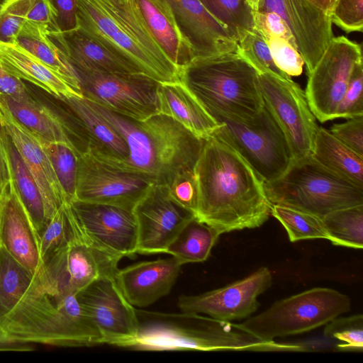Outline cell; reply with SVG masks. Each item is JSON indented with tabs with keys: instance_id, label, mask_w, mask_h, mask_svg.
<instances>
[{
	"instance_id": "6da1fadb",
	"label": "cell",
	"mask_w": 363,
	"mask_h": 363,
	"mask_svg": "<svg viewBox=\"0 0 363 363\" xmlns=\"http://www.w3.org/2000/svg\"><path fill=\"white\" fill-rule=\"evenodd\" d=\"M193 172L198 189L195 216L220 235L259 227L271 216L264 182L214 133L203 138Z\"/></svg>"
},
{
	"instance_id": "7a4b0ae2",
	"label": "cell",
	"mask_w": 363,
	"mask_h": 363,
	"mask_svg": "<svg viewBox=\"0 0 363 363\" xmlns=\"http://www.w3.org/2000/svg\"><path fill=\"white\" fill-rule=\"evenodd\" d=\"M89 101L123 137L128 149L125 160H101L153 184L169 186L178 174L194 171L203 139L173 118L157 113L135 121Z\"/></svg>"
},
{
	"instance_id": "3957f363",
	"label": "cell",
	"mask_w": 363,
	"mask_h": 363,
	"mask_svg": "<svg viewBox=\"0 0 363 363\" xmlns=\"http://www.w3.org/2000/svg\"><path fill=\"white\" fill-rule=\"evenodd\" d=\"M79 31L159 83L179 81L173 63L150 31L135 0H77Z\"/></svg>"
},
{
	"instance_id": "277c9868",
	"label": "cell",
	"mask_w": 363,
	"mask_h": 363,
	"mask_svg": "<svg viewBox=\"0 0 363 363\" xmlns=\"http://www.w3.org/2000/svg\"><path fill=\"white\" fill-rule=\"evenodd\" d=\"M0 337L62 347L104 343L76 294L59 291L34 275L19 301L0 322Z\"/></svg>"
},
{
	"instance_id": "5b68a950",
	"label": "cell",
	"mask_w": 363,
	"mask_h": 363,
	"mask_svg": "<svg viewBox=\"0 0 363 363\" xmlns=\"http://www.w3.org/2000/svg\"><path fill=\"white\" fill-rule=\"evenodd\" d=\"M139 334L131 347L139 350H240L303 352L301 344L264 340L240 323L194 313L137 310Z\"/></svg>"
},
{
	"instance_id": "8992f818",
	"label": "cell",
	"mask_w": 363,
	"mask_h": 363,
	"mask_svg": "<svg viewBox=\"0 0 363 363\" xmlns=\"http://www.w3.org/2000/svg\"><path fill=\"white\" fill-rule=\"evenodd\" d=\"M258 74L236 50L191 60L179 79L216 120L246 121L264 106Z\"/></svg>"
},
{
	"instance_id": "52a82bcc",
	"label": "cell",
	"mask_w": 363,
	"mask_h": 363,
	"mask_svg": "<svg viewBox=\"0 0 363 363\" xmlns=\"http://www.w3.org/2000/svg\"><path fill=\"white\" fill-rule=\"evenodd\" d=\"M272 205L280 204L320 218L342 208L363 205V189L326 169L311 155L294 160L278 179L264 182Z\"/></svg>"
},
{
	"instance_id": "ba28073f",
	"label": "cell",
	"mask_w": 363,
	"mask_h": 363,
	"mask_svg": "<svg viewBox=\"0 0 363 363\" xmlns=\"http://www.w3.org/2000/svg\"><path fill=\"white\" fill-rule=\"evenodd\" d=\"M350 307L347 295L333 289L316 287L277 301L240 324L259 339L274 340L324 325L348 312Z\"/></svg>"
},
{
	"instance_id": "9c48e42d",
	"label": "cell",
	"mask_w": 363,
	"mask_h": 363,
	"mask_svg": "<svg viewBox=\"0 0 363 363\" xmlns=\"http://www.w3.org/2000/svg\"><path fill=\"white\" fill-rule=\"evenodd\" d=\"M216 121L220 125L213 133L234 148L264 182L280 177L294 161L285 134L265 106L249 120Z\"/></svg>"
},
{
	"instance_id": "30bf717a",
	"label": "cell",
	"mask_w": 363,
	"mask_h": 363,
	"mask_svg": "<svg viewBox=\"0 0 363 363\" xmlns=\"http://www.w3.org/2000/svg\"><path fill=\"white\" fill-rule=\"evenodd\" d=\"M121 259L96 246L76 220L71 239L45 259L34 276L59 291L76 294L97 279L115 277Z\"/></svg>"
},
{
	"instance_id": "8fae6325",
	"label": "cell",
	"mask_w": 363,
	"mask_h": 363,
	"mask_svg": "<svg viewBox=\"0 0 363 363\" xmlns=\"http://www.w3.org/2000/svg\"><path fill=\"white\" fill-rule=\"evenodd\" d=\"M83 98L135 121L159 113V82L141 74L74 69Z\"/></svg>"
},
{
	"instance_id": "7c38bea8",
	"label": "cell",
	"mask_w": 363,
	"mask_h": 363,
	"mask_svg": "<svg viewBox=\"0 0 363 363\" xmlns=\"http://www.w3.org/2000/svg\"><path fill=\"white\" fill-rule=\"evenodd\" d=\"M362 61V48L358 43L345 36H334L308 74L304 93L311 112L320 122L336 118L352 71Z\"/></svg>"
},
{
	"instance_id": "4fadbf2b",
	"label": "cell",
	"mask_w": 363,
	"mask_h": 363,
	"mask_svg": "<svg viewBox=\"0 0 363 363\" xmlns=\"http://www.w3.org/2000/svg\"><path fill=\"white\" fill-rule=\"evenodd\" d=\"M258 80L264 106L285 134L294 159L311 155L318 126L304 91L292 79L259 73Z\"/></svg>"
},
{
	"instance_id": "5bb4252c",
	"label": "cell",
	"mask_w": 363,
	"mask_h": 363,
	"mask_svg": "<svg viewBox=\"0 0 363 363\" xmlns=\"http://www.w3.org/2000/svg\"><path fill=\"white\" fill-rule=\"evenodd\" d=\"M76 296L104 343L128 348L135 345L139 334L136 309L122 294L114 277L97 279Z\"/></svg>"
},
{
	"instance_id": "9a60e30c",
	"label": "cell",
	"mask_w": 363,
	"mask_h": 363,
	"mask_svg": "<svg viewBox=\"0 0 363 363\" xmlns=\"http://www.w3.org/2000/svg\"><path fill=\"white\" fill-rule=\"evenodd\" d=\"M152 184L147 179L122 170L89 151L78 155L77 200L133 211Z\"/></svg>"
},
{
	"instance_id": "2e32d148",
	"label": "cell",
	"mask_w": 363,
	"mask_h": 363,
	"mask_svg": "<svg viewBox=\"0 0 363 363\" xmlns=\"http://www.w3.org/2000/svg\"><path fill=\"white\" fill-rule=\"evenodd\" d=\"M138 226L137 253L164 252L195 216L174 201L166 185L152 184L133 209Z\"/></svg>"
},
{
	"instance_id": "e0dca14e",
	"label": "cell",
	"mask_w": 363,
	"mask_h": 363,
	"mask_svg": "<svg viewBox=\"0 0 363 363\" xmlns=\"http://www.w3.org/2000/svg\"><path fill=\"white\" fill-rule=\"evenodd\" d=\"M272 284V272L263 267L224 287L197 295H182L178 298L177 306L182 312L233 322L255 312L259 306L257 297Z\"/></svg>"
},
{
	"instance_id": "ac0fdd59",
	"label": "cell",
	"mask_w": 363,
	"mask_h": 363,
	"mask_svg": "<svg viewBox=\"0 0 363 363\" xmlns=\"http://www.w3.org/2000/svg\"><path fill=\"white\" fill-rule=\"evenodd\" d=\"M69 206L81 229L96 246L120 259L137 253L138 226L133 211L77 199Z\"/></svg>"
},
{
	"instance_id": "d6986e66",
	"label": "cell",
	"mask_w": 363,
	"mask_h": 363,
	"mask_svg": "<svg viewBox=\"0 0 363 363\" xmlns=\"http://www.w3.org/2000/svg\"><path fill=\"white\" fill-rule=\"evenodd\" d=\"M257 10L282 18L311 72L334 37L330 16L312 0H259Z\"/></svg>"
},
{
	"instance_id": "ffe728a7",
	"label": "cell",
	"mask_w": 363,
	"mask_h": 363,
	"mask_svg": "<svg viewBox=\"0 0 363 363\" xmlns=\"http://www.w3.org/2000/svg\"><path fill=\"white\" fill-rule=\"evenodd\" d=\"M173 256L138 262L118 269L116 283L135 308L147 307L169 294L182 267Z\"/></svg>"
},
{
	"instance_id": "44dd1931",
	"label": "cell",
	"mask_w": 363,
	"mask_h": 363,
	"mask_svg": "<svg viewBox=\"0 0 363 363\" xmlns=\"http://www.w3.org/2000/svg\"><path fill=\"white\" fill-rule=\"evenodd\" d=\"M168 1L182 31L193 48V60L238 50L235 39L200 0Z\"/></svg>"
},
{
	"instance_id": "7402d4cb",
	"label": "cell",
	"mask_w": 363,
	"mask_h": 363,
	"mask_svg": "<svg viewBox=\"0 0 363 363\" xmlns=\"http://www.w3.org/2000/svg\"><path fill=\"white\" fill-rule=\"evenodd\" d=\"M0 122L33 176L41 193L48 223L65 203L51 163L38 138L0 105Z\"/></svg>"
},
{
	"instance_id": "603a6c76",
	"label": "cell",
	"mask_w": 363,
	"mask_h": 363,
	"mask_svg": "<svg viewBox=\"0 0 363 363\" xmlns=\"http://www.w3.org/2000/svg\"><path fill=\"white\" fill-rule=\"evenodd\" d=\"M0 245L33 274L40 269V237L11 184L0 201Z\"/></svg>"
},
{
	"instance_id": "cb8c5ba5",
	"label": "cell",
	"mask_w": 363,
	"mask_h": 363,
	"mask_svg": "<svg viewBox=\"0 0 363 363\" xmlns=\"http://www.w3.org/2000/svg\"><path fill=\"white\" fill-rule=\"evenodd\" d=\"M0 62L11 74L58 98H83L65 77L14 43L0 42Z\"/></svg>"
},
{
	"instance_id": "d4e9b609",
	"label": "cell",
	"mask_w": 363,
	"mask_h": 363,
	"mask_svg": "<svg viewBox=\"0 0 363 363\" xmlns=\"http://www.w3.org/2000/svg\"><path fill=\"white\" fill-rule=\"evenodd\" d=\"M48 34L74 69L119 74H141L129 62L76 28L64 32L48 31Z\"/></svg>"
},
{
	"instance_id": "484cf974",
	"label": "cell",
	"mask_w": 363,
	"mask_h": 363,
	"mask_svg": "<svg viewBox=\"0 0 363 363\" xmlns=\"http://www.w3.org/2000/svg\"><path fill=\"white\" fill-rule=\"evenodd\" d=\"M76 116L84 135L89 151L105 160L127 158L128 149L123 137L84 98H60Z\"/></svg>"
},
{
	"instance_id": "4316f807",
	"label": "cell",
	"mask_w": 363,
	"mask_h": 363,
	"mask_svg": "<svg viewBox=\"0 0 363 363\" xmlns=\"http://www.w3.org/2000/svg\"><path fill=\"white\" fill-rule=\"evenodd\" d=\"M157 101L159 113L173 118L199 138L211 135L220 125L180 80L160 83Z\"/></svg>"
},
{
	"instance_id": "83f0119b",
	"label": "cell",
	"mask_w": 363,
	"mask_h": 363,
	"mask_svg": "<svg viewBox=\"0 0 363 363\" xmlns=\"http://www.w3.org/2000/svg\"><path fill=\"white\" fill-rule=\"evenodd\" d=\"M155 38L180 69L194 58L193 48L182 31L168 0H135Z\"/></svg>"
},
{
	"instance_id": "f1b7e54d",
	"label": "cell",
	"mask_w": 363,
	"mask_h": 363,
	"mask_svg": "<svg viewBox=\"0 0 363 363\" xmlns=\"http://www.w3.org/2000/svg\"><path fill=\"white\" fill-rule=\"evenodd\" d=\"M0 135L7 159L10 184L13 187L40 237L48 225L41 193L33 176L1 122Z\"/></svg>"
},
{
	"instance_id": "f546056e",
	"label": "cell",
	"mask_w": 363,
	"mask_h": 363,
	"mask_svg": "<svg viewBox=\"0 0 363 363\" xmlns=\"http://www.w3.org/2000/svg\"><path fill=\"white\" fill-rule=\"evenodd\" d=\"M311 155L326 169L363 189V157L340 142L330 130L318 128Z\"/></svg>"
},
{
	"instance_id": "4dcf8cb0",
	"label": "cell",
	"mask_w": 363,
	"mask_h": 363,
	"mask_svg": "<svg viewBox=\"0 0 363 363\" xmlns=\"http://www.w3.org/2000/svg\"><path fill=\"white\" fill-rule=\"evenodd\" d=\"M14 43L23 48L65 77L75 88L81 90L73 67L50 38L45 26L26 20L18 31Z\"/></svg>"
},
{
	"instance_id": "1f68e13d",
	"label": "cell",
	"mask_w": 363,
	"mask_h": 363,
	"mask_svg": "<svg viewBox=\"0 0 363 363\" xmlns=\"http://www.w3.org/2000/svg\"><path fill=\"white\" fill-rule=\"evenodd\" d=\"M0 105L35 137L48 142L66 143L74 148L62 123L38 102L26 104L0 94Z\"/></svg>"
},
{
	"instance_id": "d6a6232c",
	"label": "cell",
	"mask_w": 363,
	"mask_h": 363,
	"mask_svg": "<svg viewBox=\"0 0 363 363\" xmlns=\"http://www.w3.org/2000/svg\"><path fill=\"white\" fill-rule=\"evenodd\" d=\"M220 234L196 217L189 221L168 246L165 253L183 265L206 261Z\"/></svg>"
},
{
	"instance_id": "836d02e7",
	"label": "cell",
	"mask_w": 363,
	"mask_h": 363,
	"mask_svg": "<svg viewBox=\"0 0 363 363\" xmlns=\"http://www.w3.org/2000/svg\"><path fill=\"white\" fill-rule=\"evenodd\" d=\"M33 275L0 245V322L26 291Z\"/></svg>"
},
{
	"instance_id": "e575fe53",
	"label": "cell",
	"mask_w": 363,
	"mask_h": 363,
	"mask_svg": "<svg viewBox=\"0 0 363 363\" xmlns=\"http://www.w3.org/2000/svg\"><path fill=\"white\" fill-rule=\"evenodd\" d=\"M322 221L328 240L333 245L362 249L363 205L334 211Z\"/></svg>"
},
{
	"instance_id": "d590c367",
	"label": "cell",
	"mask_w": 363,
	"mask_h": 363,
	"mask_svg": "<svg viewBox=\"0 0 363 363\" xmlns=\"http://www.w3.org/2000/svg\"><path fill=\"white\" fill-rule=\"evenodd\" d=\"M37 138L51 163L65 203L69 204L76 199L77 159L79 153L66 143L48 142Z\"/></svg>"
},
{
	"instance_id": "8d00e7d4",
	"label": "cell",
	"mask_w": 363,
	"mask_h": 363,
	"mask_svg": "<svg viewBox=\"0 0 363 363\" xmlns=\"http://www.w3.org/2000/svg\"><path fill=\"white\" fill-rule=\"evenodd\" d=\"M271 215L284 227L291 242L313 239L328 240L322 218L317 216L280 204L272 205Z\"/></svg>"
},
{
	"instance_id": "74e56055",
	"label": "cell",
	"mask_w": 363,
	"mask_h": 363,
	"mask_svg": "<svg viewBox=\"0 0 363 363\" xmlns=\"http://www.w3.org/2000/svg\"><path fill=\"white\" fill-rule=\"evenodd\" d=\"M238 41L254 30L253 9L245 0H200Z\"/></svg>"
},
{
	"instance_id": "f35d334b",
	"label": "cell",
	"mask_w": 363,
	"mask_h": 363,
	"mask_svg": "<svg viewBox=\"0 0 363 363\" xmlns=\"http://www.w3.org/2000/svg\"><path fill=\"white\" fill-rule=\"evenodd\" d=\"M75 225L76 219L70 206L65 203L40 235L42 263L71 239Z\"/></svg>"
},
{
	"instance_id": "ab89813d",
	"label": "cell",
	"mask_w": 363,
	"mask_h": 363,
	"mask_svg": "<svg viewBox=\"0 0 363 363\" xmlns=\"http://www.w3.org/2000/svg\"><path fill=\"white\" fill-rule=\"evenodd\" d=\"M237 51L259 73H266L281 79H291V77L277 67L267 42L255 28L238 41Z\"/></svg>"
},
{
	"instance_id": "60d3db41",
	"label": "cell",
	"mask_w": 363,
	"mask_h": 363,
	"mask_svg": "<svg viewBox=\"0 0 363 363\" xmlns=\"http://www.w3.org/2000/svg\"><path fill=\"white\" fill-rule=\"evenodd\" d=\"M323 334L336 341V348L342 351L363 350V315L336 317L325 324Z\"/></svg>"
},
{
	"instance_id": "b9f144b4",
	"label": "cell",
	"mask_w": 363,
	"mask_h": 363,
	"mask_svg": "<svg viewBox=\"0 0 363 363\" xmlns=\"http://www.w3.org/2000/svg\"><path fill=\"white\" fill-rule=\"evenodd\" d=\"M32 0H0V42L14 43Z\"/></svg>"
},
{
	"instance_id": "7bdbcfd3",
	"label": "cell",
	"mask_w": 363,
	"mask_h": 363,
	"mask_svg": "<svg viewBox=\"0 0 363 363\" xmlns=\"http://www.w3.org/2000/svg\"><path fill=\"white\" fill-rule=\"evenodd\" d=\"M266 42L275 65L281 71L290 77L301 74L305 63L295 46L280 37H270Z\"/></svg>"
},
{
	"instance_id": "ee69618b",
	"label": "cell",
	"mask_w": 363,
	"mask_h": 363,
	"mask_svg": "<svg viewBox=\"0 0 363 363\" xmlns=\"http://www.w3.org/2000/svg\"><path fill=\"white\" fill-rule=\"evenodd\" d=\"M363 67L362 61L357 63L351 74L347 89L340 101L336 118H352L363 116Z\"/></svg>"
},
{
	"instance_id": "f6af8a7d",
	"label": "cell",
	"mask_w": 363,
	"mask_h": 363,
	"mask_svg": "<svg viewBox=\"0 0 363 363\" xmlns=\"http://www.w3.org/2000/svg\"><path fill=\"white\" fill-rule=\"evenodd\" d=\"M330 20L345 32H362L363 0H335Z\"/></svg>"
},
{
	"instance_id": "bcb514c9",
	"label": "cell",
	"mask_w": 363,
	"mask_h": 363,
	"mask_svg": "<svg viewBox=\"0 0 363 363\" xmlns=\"http://www.w3.org/2000/svg\"><path fill=\"white\" fill-rule=\"evenodd\" d=\"M168 186L171 197L195 216L198 205V189L193 171L178 174Z\"/></svg>"
},
{
	"instance_id": "7dc6e473",
	"label": "cell",
	"mask_w": 363,
	"mask_h": 363,
	"mask_svg": "<svg viewBox=\"0 0 363 363\" xmlns=\"http://www.w3.org/2000/svg\"><path fill=\"white\" fill-rule=\"evenodd\" d=\"M252 16L254 28L262 36L265 41L270 37H280L287 40L296 48L294 38L289 26L277 13L253 10Z\"/></svg>"
},
{
	"instance_id": "c3c4849f",
	"label": "cell",
	"mask_w": 363,
	"mask_h": 363,
	"mask_svg": "<svg viewBox=\"0 0 363 363\" xmlns=\"http://www.w3.org/2000/svg\"><path fill=\"white\" fill-rule=\"evenodd\" d=\"M330 132L352 151L363 157V116L334 124Z\"/></svg>"
},
{
	"instance_id": "681fc988",
	"label": "cell",
	"mask_w": 363,
	"mask_h": 363,
	"mask_svg": "<svg viewBox=\"0 0 363 363\" xmlns=\"http://www.w3.org/2000/svg\"><path fill=\"white\" fill-rule=\"evenodd\" d=\"M0 94L9 96L21 102L35 104L36 101L30 94L26 83L9 72L0 62Z\"/></svg>"
},
{
	"instance_id": "f907efd6",
	"label": "cell",
	"mask_w": 363,
	"mask_h": 363,
	"mask_svg": "<svg viewBox=\"0 0 363 363\" xmlns=\"http://www.w3.org/2000/svg\"><path fill=\"white\" fill-rule=\"evenodd\" d=\"M26 20L45 26L49 32H60L57 12L50 0H32Z\"/></svg>"
},
{
	"instance_id": "816d5d0a",
	"label": "cell",
	"mask_w": 363,
	"mask_h": 363,
	"mask_svg": "<svg viewBox=\"0 0 363 363\" xmlns=\"http://www.w3.org/2000/svg\"><path fill=\"white\" fill-rule=\"evenodd\" d=\"M57 12V23L61 32L77 27V0H50Z\"/></svg>"
},
{
	"instance_id": "f5cc1de1",
	"label": "cell",
	"mask_w": 363,
	"mask_h": 363,
	"mask_svg": "<svg viewBox=\"0 0 363 363\" xmlns=\"http://www.w3.org/2000/svg\"><path fill=\"white\" fill-rule=\"evenodd\" d=\"M10 184V175L7 159L0 135V201L9 190Z\"/></svg>"
},
{
	"instance_id": "db71d44e",
	"label": "cell",
	"mask_w": 363,
	"mask_h": 363,
	"mask_svg": "<svg viewBox=\"0 0 363 363\" xmlns=\"http://www.w3.org/2000/svg\"><path fill=\"white\" fill-rule=\"evenodd\" d=\"M34 349L31 343L11 341L0 337V351L27 352Z\"/></svg>"
},
{
	"instance_id": "11a10c76",
	"label": "cell",
	"mask_w": 363,
	"mask_h": 363,
	"mask_svg": "<svg viewBox=\"0 0 363 363\" xmlns=\"http://www.w3.org/2000/svg\"><path fill=\"white\" fill-rule=\"evenodd\" d=\"M318 7L329 16L330 15L335 0H312Z\"/></svg>"
},
{
	"instance_id": "9f6ffc18",
	"label": "cell",
	"mask_w": 363,
	"mask_h": 363,
	"mask_svg": "<svg viewBox=\"0 0 363 363\" xmlns=\"http://www.w3.org/2000/svg\"><path fill=\"white\" fill-rule=\"evenodd\" d=\"M253 10H257L259 0H245Z\"/></svg>"
}]
</instances>
